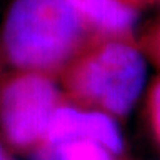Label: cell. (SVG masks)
Returning a JSON list of instances; mask_svg holds the SVG:
<instances>
[{
	"mask_svg": "<svg viewBox=\"0 0 160 160\" xmlns=\"http://www.w3.org/2000/svg\"><path fill=\"white\" fill-rule=\"evenodd\" d=\"M86 31L68 0H13L2 28V48L18 68L52 71L79 49Z\"/></svg>",
	"mask_w": 160,
	"mask_h": 160,
	"instance_id": "cell-1",
	"label": "cell"
},
{
	"mask_svg": "<svg viewBox=\"0 0 160 160\" xmlns=\"http://www.w3.org/2000/svg\"><path fill=\"white\" fill-rule=\"evenodd\" d=\"M0 160H11L8 157V154H6V151H5V148H3L2 142H0Z\"/></svg>",
	"mask_w": 160,
	"mask_h": 160,
	"instance_id": "cell-8",
	"label": "cell"
},
{
	"mask_svg": "<svg viewBox=\"0 0 160 160\" xmlns=\"http://www.w3.org/2000/svg\"><path fill=\"white\" fill-rule=\"evenodd\" d=\"M51 148L53 150V160H113L108 150L86 139L70 141Z\"/></svg>",
	"mask_w": 160,
	"mask_h": 160,
	"instance_id": "cell-6",
	"label": "cell"
},
{
	"mask_svg": "<svg viewBox=\"0 0 160 160\" xmlns=\"http://www.w3.org/2000/svg\"><path fill=\"white\" fill-rule=\"evenodd\" d=\"M88 30L111 37L132 34L138 22L135 6L125 0H68Z\"/></svg>",
	"mask_w": 160,
	"mask_h": 160,
	"instance_id": "cell-5",
	"label": "cell"
},
{
	"mask_svg": "<svg viewBox=\"0 0 160 160\" xmlns=\"http://www.w3.org/2000/svg\"><path fill=\"white\" fill-rule=\"evenodd\" d=\"M147 80V62L137 48L125 42L104 43L80 59L68 76L77 98L125 116L132 110Z\"/></svg>",
	"mask_w": 160,
	"mask_h": 160,
	"instance_id": "cell-2",
	"label": "cell"
},
{
	"mask_svg": "<svg viewBox=\"0 0 160 160\" xmlns=\"http://www.w3.org/2000/svg\"><path fill=\"white\" fill-rule=\"evenodd\" d=\"M150 116L157 139L160 141V80L154 85L150 97Z\"/></svg>",
	"mask_w": 160,
	"mask_h": 160,
	"instance_id": "cell-7",
	"label": "cell"
},
{
	"mask_svg": "<svg viewBox=\"0 0 160 160\" xmlns=\"http://www.w3.org/2000/svg\"><path fill=\"white\" fill-rule=\"evenodd\" d=\"M125 2H128V3L132 6H135L137 3H139V2H147V0H125Z\"/></svg>",
	"mask_w": 160,
	"mask_h": 160,
	"instance_id": "cell-9",
	"label": "cell"
},
{
	"mask_svg": "<svg viewBox=\"0 0 160 160\" xmlns=\"http://www.w3.org/2000/svg\"><path fill=\"white\" fill-rule=\"evenodd\" d=\"M59 92L49 77L27 71L6 82L0 89V129L17 148H31L43 142Z\"/></svg>",
	"mask_w": 160,
	"mask_h": 160,
	"instance_id": "cell-3",
	"label": "cell"
},
{
	"mask_svg": "<svg viewBox=\"0 0 160 160\" xmlns=\"http://www.w3.org/2000/svg\"><path fill=\"white\" fill-rule=\"evenodd\" d=\"M77 139L97 142L111 154L123 151L122 132L113 117L101 111H83L68 105H58L51 117L43 144L58 147Z\"/></svg>",
	"mask_w": 160,
	"mask_h": 160,
	"instance_id": "cell-4",
	"label": "cell"
},
{
	"mask_svg": "<svg viewBox=\"0 0 160 160\" xmlns=\"http://www.w3.org/2000/svg\"><path fill=\"white\" fill-rule=\"evenodd\" d=\"M157 45H159V52H160V34H159V40H157Z\"/></svg>",
	"mask_w": 160,
	"mask_h": 160,
	"instance_id": "cell-10",
	"label": "cell"
}]
</instances>
